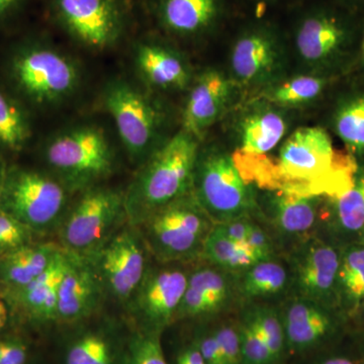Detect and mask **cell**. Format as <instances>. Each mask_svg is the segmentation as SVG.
Segmentation results:
<instances>
[{
  "mask_svg": "<svg viewBox=\"0 0 364 364\" xmlns=\"http://www.w3.org/2000/svg\"><path fill=\"white\" fill-rule=\"evenodd\" d=\"M200 146L181 130L141 165L124 193L128 223L138 227L157 210L191 193Z\"/></svg>",
  "mask_w": 364,
  "mask_h": 364,
  "instance_id": "cell-1",
  "label": "cell"
},
{
  "mask_svg": "<svg viewBox=\"0 0 364 364\" xmlns=\"http://www.w3.org/2000/svg\"><path fill=\"white\" fill-rule=\"evenodd\" d=\"M52 176L71 193L100 186L116 169V152L100 127L80 124L53 135L44 147Z\"/></svg>",
  "mask_w": 364,
  "mask_h": 364,
  "instance_id": "cell-2",
  "label": "cell"
},
{
  "mask_svg": "<svg viewBox=\"0 0 364 364\" xmlns=\"http://www.w3.org/2000/svg\"><path fill=\"white\" fill-rule=\"evenodd\" d=\"M7 75L16 92L38 109L65 104L82 82L80 67L70 56L40 43L18 48L9 59Z\"/></svg>",
  "mask_w": 364,
  "mask_h": 364,
  "instance_id": "cell-3",
  "label": "cell"
},
{
  "mask_svg": "<svg viewBox=\"0 0 364 364\" xmlns=\"http://www.w3.org/2000/svg\"><path fill=\"white\" fill-rule=\"evenodd\" d=\"M127 224L124 193L100 184L69 207L57 231L58 244L64 252L90 260Z\"/></svg>",
  "mask_w": 364,
  "mask_h": 364,
  "instance_id": "cell-4",
  "label": "cell"
},
{
  "mask_svg": "<svg viewBox=\"0 0 364 364\" xmlns=\"http://www.w3.org/2000/svg\"><path fill=\"white\" fill-rule=\"evenodd\" d=\"M215 223L193 193L164 205L138 226L150 255L159 263H179L202 257Z\"/></svg>",
  "mask_w": 364,
  "mask_h": 364,
  "instance_id": "cell-5",
  "label": "cell"
},
{
  "mask_svg": "<svg viewBox=\"0 0 364 364\" xmlns=\"http://www.w3.org/2000/svg\"><path fill=\"white\" fill-rule=\"evenodd\" d=\"M68 189L51 173L7 167L0 210L35 235L58 231L69 207Z\"/></svg>",
  "mask_w": 364,
  "mask_h": 364,
  "instance_id": "cell-6",
  "label": "cell"
},
{
  "mask_svg": "<svg viewBox=\"0 0 364 364\" xmlns=\"http://www.w3.org/2000/svg\"><path fill=\"white\" fill-rule=\"evenodd\" d=\"M191 193L215 224L248 217L255 195L236 161L217 148L200 150Z\"/></svg>",
  "mask_w": 364,
  "mask_h": 364,
  "instance_id": "cell-7",
  "label": "cell"
},
{
  "mask_svg": "<svg viewBox=\"0 0 364 364\" xmlns=\"http://www.w3.org/2000/svg\"><path fill=\"white\" fill-rule=\"evenodd\" d=\"M119 139L132 161L142 165L164 144L163 116L152 98L123 78L112 79L102 93Z\"/></svg>",
  "mask_w": 364,
  "mask_h": 364,
  "instance_id": "cell-8",
  "label": "cell"
},
{
  "mask_svg": "<svg viewBox=\"0 0 364 364\" xmlns=\"http://www.w3.org/2000/svg\"><path fill=\"white\" fill-rule=\"evenodd\" d=\"M189 273L176 263L148 267L140 286L129 301L134 328L163 335L176 321L188 287Z\"/></svg>",
  "mask_w": 364,
  "mask_h": 364,
  "instance_id": "cell-9",
  "label": "cell"
},
{
  "mask_svg": "<svg viewBox=\"0 0 364 364\" xmlns=\"http://www.w3.org/2000/svg\"><path fill=\"white\" fill-rule=\"evenodd\" d=\"M149 254L139 228L124 225L90 259L105 294L128 305L149 267Z\"/></svg>",
  "mask_w": 364,
  "mask_h": 364,
  "instance_id": "cell-10",
  "label": "cell"
},
{
  "mask_svg": "<svg viewBox=\"0 0 364 364\" xmlns=\"http://www.w3.org/2000/svg\"><path fill=\"white\" fill-rule=\"evenodd\" d=\"M62 28L79 45L105 51L123 37L126 16L121 0H52Z\"/></svg>",
  "mask_w": 364,
  "mask_h": 364,
  "instance_id": "cell-11",
  "label": "cell"
},
{
  "mask_svg": "<svg viewBox=\"0 0 364 364\" xmlns=\"http://www.w3.org/2000/svg\"><path fill=\"white\" fill-rule=\"evenodd\" d=\"M53 364H128L132 330L111 323L63 327Z\"/></svg>",
  "mask_w": 364,
  "mask_h": 364,
  "instance_id": "cell-12",
  "label": "cell"
},
{
  "mask_svg": "<svg viewBox=\"0 0 364 364\" xmlns=\"http://www.w3.org/2000/svg\"><path fill=\"white\" fill-rule=\"evenodd\" d=\"M287 361L304 358L332 346L339 332V321L332 310L298 296L280 311Z\"/></svg>",
  "mask_w": 364,
  "mask_h": 364,
  "instance_id": "cell-13",
  "label": "cell"
},
{
  "mask_svg": "<svg viewBox=\"0 0 364 364\" xmlns=\"http://www.w3.org/2000/svg\"><path fill=\"white\" fill-rule=\"evenodd\" d=\"M279 171L291 181L313 182L330 177L335 169L331 138L324 129L305 127L286 139L279 154Z\"/></svg>",
  "mask_w": 364,
  "mask_h": 364,
  "instance_id": "cell-14",
  "label": "cell"
},
{
  "mask_svg": "<svg viewBox=\"0 0 364 364\" xmlns=\"http://www.w3.org/2000/svg\"><path fill=\"white\" fill-rule=\"evenodd\" d=\"M341 259L332 244L322 239L304 241L296 254L293 282L301 298L331 309L337 304V275Z\"/></svg>",
  "mask_w": 364,
  "mask_h": 364,
  "instance_id": "cell-15",
  "label": "cell"
},
{
  "mask_svg": "<svg viewBox=\"0 0 364 364\" xmlns=\"http://www.w3.org/2000/svg\"><path fill=\"white\" fill-rule=\"evenodd\" d=\"M67 258L57 304L56 327L60 328L88 322L97 314L105 296L102 282L91 261L70 254H67Z\"/></svg>",
  "mask_w": 364,
  "mask_h": 364,
  "instance_id": "cell-16",
  "label": "cell"
},
{
  "mask_svg": "<svg viewBox=\"0 0 364 364\" xmlns=\"http://www.w3.org/2000/svg\"><path fill=\"white\" fill-rule=\"evenodd\" d=\"M322 200L317 193L284 188L268 193L264 208L280 234L306 241L322 219Z\"/></svg>",
  "mask_w": 364,
  "mask_h": 364,
  "instance_id": "cell-17",
  "label": "cell"
},
{
  "mask_svg": "<svg viewBox=\"0 0 364 364\" xmlns=\"http://www.w3.org/2000/svg\"><path fill=\"white\" fill-rule=\"evenodd\" d=\"M183 130L200 138L221 117L232 97V81L215 69L203 71L189 86Z\"/></svg>",
  "mask_w": 364,
  "mask_h": 364,
  "instance_id": "cell-18",
  "label": "cell"
},
{
  "mask_svg": "<svg viewBox=\"0 0 364 364\" xmlns=\"http://www.w3.org/2000/svg\"><path fill=\"white\" fill-rule=\"evenodd\" d=\"M282 51L272 36L254 31L242 36L231 52V70L244 85H260L275 77L282 62Z\"/></svg>",
  "mask_w": 364,
  "mask_h": 364,
  "instance_id": "cell-19",
  "label": "cell"
},
{
  "mask_svg": "<svg viewBox=\"0 0 364 364\" xmlns=\"http://www.w3.org/2000/svg\"><path fill=\"white\" fill-rule=\"evenodd\" d=\"M67 261V254L62 250L39 277L21 289L9 291L21 315L36 327L56 326L59 287L65 274Z\"/></svg>",
  "mask_w": 364,
  "mask_h": 364,
  "instance_id": "cell-20",
  "label": "cell"
},
{
  "mask_svg": "<svg viewBox=\"0 0 364 364\" xmlns=\"http://www.w3.org/2000/svg\"><path fill=\"white\" fill-rule=\"evenodd\" d=\"M134 65L146 85L159 90H182L193 82L191 67L176 50L142 42L134 50Z\"/></svg>",
  "mask_w": 364,
  "mask_h": 364,
  "instance_id": "cell-21",
  "label": "cell"
},
{
  "mask_svg": "<svg viewBox=\"0 0 364 364\" xmlns=\"http://www.w3.org/2000/svg\"><path fill=\"white\" fill-rule=\"evenodd\" d=\"M231 272L208 265L189 273L176 321L207 317L227 306L233 293Z\"/></svg>",
  "mask_w": 364,
  "mask_h": 364,
  "instance_id": "cell-22",
  "label": "cell"
},
{
  "mask_svg": "<svg viewBox=\"0 0 364 364\" xmlns=\"http://www.w3.org/2000/svg\"><path fill=\"white\" fill-rule=\"evenodd\" d=\"M346 32L338 21L327 16L306 18L296 33V49L311 65H324L339 56L346 44Z\"/></svg>",
  "mask_w": 364,
  "mask_h": 364,
  "instance_id": "cell-23",
  "label": "cell"
},
{
  "mask_svg": "<svg viewBox=\"0 0 364 364\" xmlns=\"http://www.w3.org/2000/svg\"><path fill=\"white\" fill-rule=\"evenodd\" d=\"M63 250L58 243H30L0 255V284L21 289L44 273Z\"/></svg>",
  "mask_w": 364,
  "mask_h": 364,
  "instance_id": "cell-24",
  "label": "cell"
},
{
  "mask_svg": "<svg viewBox=\"0 0 364 364\" xmlns=\"http://www.w3.org/2000/svg\"><path fill=\"white\" fill-rule=\"evenodd\" d=\"M287 132L286 117L275 107H255L241 123V151L249 156L267 154L279 145Z\"/></svg>",
  "mask_w": 364,
  "mask_h": 364,
  "instance_id": "cell-25",
  "label": "cell"
},
{
  "mask_svg": "<svg viewBox=\"0 0 364 364\" xmlns=\"http://www.w3.org/2000/svg\"><path fill=\"white\" fill-rule=\"evenodd\" d=\"M162 23L181 36L202 33L214 21L218 0H159Z\"/></svg>",
  "mask_w": 364,
  "mask_h": 364,
  "instance_id": "cell-26",
  "label": "cell"
},
{
  "mask_svg": "<svg viewBox=\"0 0 364 364\" xmlns=\"http://www.w3.org/2000/svg\"><path fill=\"white\" fill-rule=\"evenodd\" d=\"M364 301V245L354 244L341 252L337 275V304L355 313Z\"/></svg>",
  "mask_w": 364,
  "mask_h": 364,
  "instance_id": "cell-27",
  "label": "cell"
},
{
  "mask_svg": "<svg viewBox=\"0 0 364 364\" xmlns=\"http://www.w3.org/2000/svg\"><path fill=\"white\" fill-rule=\"evenodd\" d=\"M289 282L287 268L279 261L260 260L242 272L240 291L249 299L269 298L284 293Z\"/></svg>",
  "mask_w": 364,
  "mask_h": 364,
  "instance_id": "cell-28",
  "label": "cell"
},
{
  "mask_svg": "<svg viewBox=\"0 0 364 364\" xmlns=\"http://www.w3.org/2000/svg\"><path fill=\"white\" fill-rule=\"evenodd\" d=\"M333 217L335 227L345 235L364 232V168L356 171L348 186L335 196Z\"/></svg>",
  "mask_w": 364,
  "mask_h": 364,
  "instance_id": "cell-29",
  "label": "cell"
},
{
  "mask_svg": "<svg viewBox=\"0 0 364 364\" xmlns=\"http://www.w3.org/2000/svg\"><path fill=\"white\" fill-rule=\"evenodd\" d=\"M202 257L210 265L231 273L245 272L257 262L245 244L232 241L215 224L205 242Z\"/></svg>",
  "mask_w": 364,
  "mask_h": 364,
  "instance_id": "cell-30",
  "label": "cell"
},
{
  "mask_svg": "<svg viewBox=\"0 0 364 364\" xmlns=\"http://www.w3.org/2000/svg\"><path fill=\"white\" fill-rule=\"evenodd\" d=\"M32 136V126L23 105L0 90V149L23 150Z\"/></svg>",
  "mask_w": 364,
  "mask_h": 364,
  "instance_id": "cell-31",
  "label": "cell"
},
{
  "mask_svg": "<svg viewBox=\"0 0 364 364\" xmlns=\"http://www.w3.org/2000/svg\"><path fill=\"white\" fill-rule=\"evenodd\" d=\"M334 131L347 149L356 155L364 154V95L344 100L335 112Z\"/></svg>",
  "mask_w": 364,
  "mask_h": 364,
  "instance_id": "cell-32",
  "label": "cell"
},
{
  "mask_svg": "<svg viewBox=\"0 0 364 364\" xmlns=\"http://www.w3.org/2000/svg\"><path fill=\"white\" fill-rule=\"evenodd\" d=\"M327 80L313 75H301L284 81L268 90L267 102L279 107H299L312 102L322 95Z\"/></svg>",
  "mask_w": 364,
  "mask_h": 364,
  "instance_id": "cell-33",
  "label": "cell"
},
{
  "mask_svg": "<svg viewBox=\"0 0 364 364\" xmlns=\"http://www.w3.org/2000/svg\"><path fill=\"white\" fill-rule=\"evenodd\" d=\"M247 313L257 325L275 364H287L286 334L279 312L267 306H257Z\"/></svg>",
  "mask_w": 364,
  "mask_h": 364,
  "instance_id": "cell-34",
  "label": "cell"
},
{
  "mask_svg": "<svg viewBox=\"0 0 364 364\" xmlns=\"http://www.w3.org/2000/svg\"><path fill=\"white\" fill-rule=\"evenodd\" d=\"M241 364H275L257 325L246 312L238 321Z\"/></svg>",
  "mask_w": 364,
  "mask_h": 364,
  "instance_id": "cell-35",
  "label": "cell"
},
{
  "mask_svg": "<svg viewBox=\"0 0 364 364\" xmlns=\"http://www.w3.org/2000/svg\"><path fill=\"white\" fill-rule=\"evenodd\" d=\"M128 364H168L163 350L162 335L141 331L133 327Z\"/></svg>",
  "mask_w": 364,
  "mask_h": 364,
  "instance_id": "cell-36",
  "label": "cell"
},
{
  "mask_svg": "<svg viewBox=\"0 0 364 364\" xmlns=\"http://www.w3.org/2000/svg\"><path fill=\"white\" fill-rule=\"evenodd\" d=\"M33 235L21 223L0 210V255L33 243Z\"/></svg>",
  "mask_w": 364,
  "mask_h": 364,
  "instance_id": "cell-37",
  "label": "cell"
},
{
  "mask_svg": "<svg viewBox=\"0 0 364 364\" xmlns=\"http://www.w3.org/2000/svg\"><path fill=\"white\" fill-rule=\"evenodd\" d=\"M226 364H241V344L238 323L224 322L212 327Z\"/></svg>",
  "mask_w": 364,
  "mask_h": 364,
  "instance_id": "cell-38",
  "label": "cell"
},
{
  "mask_svg": "<svg viewBox=\"0 0 364 364\" xmlns=\"http://www.w3.org/2000/svg\"><path fill=\"white\" fill-rule=\"evenodd\" d=\"M191 335L205 363L226 364L219 343L213 333L212 327L198 326L193 330Z\"/></svg>",
  "mask_w": 364,
  "mask_h": 364,
  "instance_id": "cell-39",
  "label": "cell"
},
{
  "mask_svg": "<svg viewBox=\"0 0 364 364\" xmlns=\"http://www.w3.org/2000/svg\"><path fill=\"white\" fill-rule=\"evenodd\" d=\"M245 246L257 261L272 258V242L267 232L256 223L251 222Z\"/></svg>",
  "mask_w": 364,
  "mask_h": 364,
  "instance_id": "cell-40",
  "label": "cell"
},
{
  "mask_svg": "<svg viewBox=\"0 0 364 364\" xmlns=\"http://www.w3.org/2000/svg\"><path fill=\"white\" fill-rule=\"evenodd\" d=\"M165 356L168 364H207L196 346L193 335L176 342L172 346L171 354L165 353Z\"/></svg>",
  "mask_w": 364,
  "mask_h": 364,
  "instance_id": "cell-41",
  "label": "cell"
},
{
  "mask_svg": "<svg viewBox=\"0 0 364 364\" xmlns=\"http://www.w3.org/2000/svg\"><path fill=\"white\" fill-rule=\"evenodd\" d=\"M296 364H359L358 355H351L333 346L296 359Z\"/></svg>",
  "mask_w": 364,
  "mask_h": 364,
  "instance_id": "cell-42",
  "label": "cell"
},
{
  "mask_svg": "<svg viewBox=\"0 0 364 364\" xmlns=\"http://www.w3.org/2000/svg\"><path fill=\"white\" fill-rule=\"evenodd\" d=\"M32 352L30 345L18 336H9L6 350L0 358V364H30Z\"/></svg>",
  "mask_w": 364,
  "mask_h": 364,
  "instance_id": "cell-43",
  "label": "cell"
},
{
  "mask_svg": "<svg viewBox=\"0 0 364 364\" xmlns=\"http://www.w3.org/2000/svg\"><path fill=\"white\" fill-rule=\"evenodd\" d=\"M251 220L248 217L239 218L225 223H219L215 226L219 228L225 236L236 243L244 244L247 239Z\"/></svg>",
  "mask_w": 364,
  "mask_h": 364,
  "instance_id": "cell-44",
  "label": "cell"
},
{
  "mask_svg": "<svg viewBox=\"0 0 364 364\" xmlns=\"http://www.w3.org/2000/svg\"><path fill=\"white\" fill-rule=\"evenodd\" d=\"M23 1V0H0V21L6 20L11 14L16 13Z\"/></svg>",
  "mask_w": 364,
  "mask_h": 364,
  "instance_id": "cell-45",
  "label": "cell"
},
{
  "mask_svg": "<svg viewBox=\"0 0 364 364\" xmlns=\"http://www.w3.org/2000/svg\"><path fill=\"white\" fill-rule=\"evenodd\" d=\"M9 317H11V311L9 305L4 299L0 298V333L4 331L9 325Z\"/></svg>",
  "mask_w": 364,
  "mask_h": 364,
  "instance_id": "cell-46",
  "label": "cell"
},
{
  "mask_svg": "<svg viewBox=\"0 0 364 364\" xmlns=\"http://www.w3.org/2000/svg\"><path fill=\"white\" fill-rule=\"evenodd\" d=\"M7 167L4 162L0 161V200H1L2 193H4V181H6Z\"/></svg>",
  "mask_w": 364,
  "mask_h": 364,
  "instance_id": "cell-47",
  "label": "cell"
},
{
  "mask_svg": "<svg viewBox=\"0 0 364 364\" xmlns=\"http://www.w3.org/2000/svg\"><path fill=\"white\" fill-rule=\"evenodd\" d=\"M358 358L359 364H364V337L358 346Z\"/></svg>",
  "mask_w": 364,
  "mask_h": 364,
  "instance_id": "cell-48",
  "label": "cell"
},
{
  "mask_svg": "<svg viewBox=\"0 0 364 364\" xmlns=\"http://www.w3.org/2000/svg\"><path fill=\"white\" fill-rule=\"evenodd\" d=\"M361 52H363V57L364 60V35H363V45H361Z\"/></svg>",
  "mask_w": 364,
  "mask_h": 364,
  "instance_id": "cell-49",
  "label": "cell"
},
{
  "mask_svg": "<svg viewBox=\"0 0 364 364\" xmlns=\"http://www.w3.org/2000/svg\"><path fill=\"white\" fill-rule=\"evenodd\" d=\"M30 364H46V363H33V361H31Z\"/></svg>",
  "mask_w": 364,
  "mask_h": 364,
  "instance_id": "cell-50",
  "label": "cell"
}]
</instances>
